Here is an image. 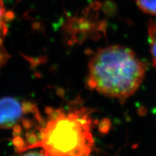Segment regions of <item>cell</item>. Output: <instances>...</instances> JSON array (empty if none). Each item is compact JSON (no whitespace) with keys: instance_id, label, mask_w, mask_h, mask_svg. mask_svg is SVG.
Instances as JSON below:
<instances>
[{"instance_id":"6da1fadb","label":"cell","mask_w":156,"mask_h":156,"mask_svg":"<svg viewBox=\"0 0 156 156\" xmlns=\"http://www.w3.org/2000/svg\"><path fill=\"white\" fill-rule=\"evenodd\" d=\"M146 66L131 49L112 45L98 50L89 62V89L122 103L133 96L142 83Z\"/></svg>"},{"instance_id":"7a4b0ae2","label":"cell","mask_w":156,"mask_h":156,"mask_svg":"<svg viewBox=\"0 0 156 156\" xmlns=\"http://www.w3.org/2000/svg\"><path fill=\"white\" fill-rule=\"evenodd\" d=\"M38 129V141L29 150L41 148L48 156H88L93 148L92 119L80 107L48 108Z\"/></svg>"},{"instance_id":"3957f363","label":"cell","mask_w":156,"mask_h":156,"mask_svg":"<svg viewBox=\"0 0 156 156\" xmlns=\"http://www.w3.org/2000/svg\"><path fill=\"white\" fill-rule=\"evenodd\" d=\"M39 112L31 102L22 101L16 98L6 96L0 99V128H21L23 122Z\"/></svg>"},{"instance_id":"277c9868","label":"cell","mask_w":156,"mask_h":156,"mask_svg":"<svg viewBox=\"0 0 156 156\" xmlns=\"http://www.w3.org/2000/svg\"><path fill=\"white\" fill-rule=\"evenodd\" d=\"M13 17V14L6 9L3 0H0V41H3L8 32V23Z\"/></svg>"},{"instance_id":"5b68a950","label":"cell","mask_w":156,"mask_h":156,"mask_svg":"<svg viewBox=\"0 0 156 156\" xmlns=\"http://www.w3.org/2000/svg\"><path fill=\"white\" fill-rule=\"evenodd\" d=\"M148 33L152 65L156 68V22L152 20L148 23Z\"/></svg>"},{"instance_id":"8992f818","label":"cell","mask_w":156,"mask_h":156,"mask_svg":"<svg viewBox=\"0 0 156 156\" xmlns=\"http://www.w3.org/2000/svg\"><path fill=\"white\" fill-rule=\"evenodd\" d=\"M136 5L143 12L156 16V0H135Z\"/></svg>"},{"instance_id":"52a82bcc","label":"cell","mask_w":156,"mask_h":156,"mask_svg":"<svg viewBox=\"0 0 156 156\" xmlns=\"http://www.w3.org/2000/svg\"><path fill=\"white\" fill-rule=\"evenodd\" d=\"M9 55L3 45V41H0V69L7 61Z\"/></svg>"},{"instance_id":"ba28073f","label":"cell","mask_w":156,"mask_h":156,"mask_svg":"<svg viewBox=\"0 0 156 156\" xmlns=\"http://www.w3.org/2000/svg\"><path fill=\"white\" fill-rule=\"evenodd\" d=\"M19 156H48V155H46L44 151L42 150L41 151H39V152H37V151H30V152H26Z\"/></svg>"},{"instance_id":"9c48e42d","label":"cell","mask_w":156,"mask_h":156,"mask_svg":"<svg viewBox=\"0 0 156 156\" xmlns=\"http://www.w3.org/2000/svg\"><path fill=\"white\" fill-rule=\"evenodd\" d=\"M88 156H90V155H88Z\"/></svg>"}]
</instances>
